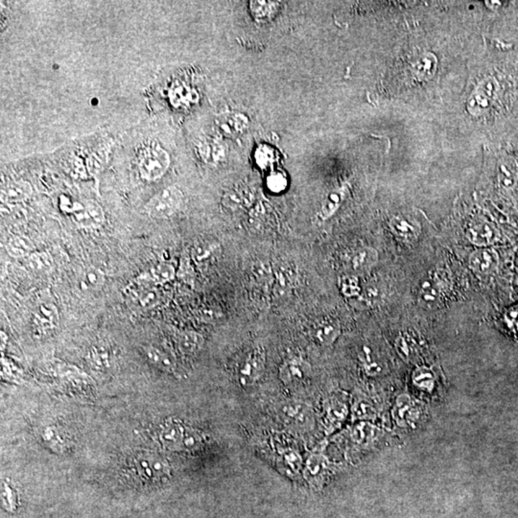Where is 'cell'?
Instances as JSON below:
<instances>
[{
    "label": "cell",
    "instance_id": "cell-32",
    "mask_svg": "<svg viewBox=\"0 0 518 518\" xmlns=\"http://www.w3.org/2000/svg\"><path fill=\"white\" fill-rule=\"evenodd\" d=\"M204 444V435L200 430L194 428L192 426H186L185 436L183 440V450L199 449Z\"/></svg>",
    "mask_w": 518,
    "mask_h": 518
},
{
    "label": "cell",
    "instance_id": "cell-11",
    "mask_svg": "<svg viewBox=\"0 0 518 518\" xmlns=\"http://www.w3.org/2000/svg\"><path fill=\"white\" fill-rule=\"evenodd\" d=\"M312 374L309 363L300 357L285 360L279 370V379L285 385H297L307 382Z\"/></svg>",
    "mask_w": 518,
    "mask_h": 518
},
{
    "label": "cell",
    "instance_id": "cell-16",
    "mask_svg": "<svg viewBox=\"0 0 518 518\" xmlns=\"http://www.w3.org/2000/svg\"><path fill=\"white\" fill-rule=\"evenodd\" d=\"M378 261V253L372 247L356 248L348 259V267L354 274H365L372 270Z\"/></svg>",
    "mask_w": 518,
    "mask_h": 518
},
{
    "label": "cell",
    "instance_id": "cell-41",
    "mask_svg": "<svg viewBox=\"0 0 518 518\" xmlns=\"http://www.w3.org/2000/svg\"><path fill=\"white\" fill-rule=\"evenodd\" d=\"M276 282L279 289L287 290L291 286L293 281V274L290 269L281 267L276 272Z\"/></svg>",
    "mask_w": 518,
    "mask_h": 518
},
{
    "label": "cell",
    "instance_id": "cell-43",
    "mask_svg": "<svg viewBox=\"0 0 518 518\" xmlns=\"http://www.w3.org/2000/svg\"><path fill=\"white\" fill-rule=\"evenodd\" d=\"M90 362L97 369H105L108 366V356L107 352L94 349L90 352Z\"/></svg>",
    "mask_w": 518,
    "mask_h": 518
},
{
    "label": "cell",
    "instance_id": "cell-6",
    "mask_svg": "<svg viewBox=\"0 0 518 518\" xmlns=\"http://www.w3.org/2000/svg\"><path fill=\"white\" fill-rule=\"evenodd\" d=\"M351 414V400L346 393H334L326 400L323 405V419L326 433H333L341 428Z\"/></svg>",
    "mask_w": 518,
    "mask_h": 518
},
{
    "label": "cell",
    "instance_id": "cell-33",
    "mask_svg": "<svg viewBox=\"0 0 518 518\" xmlns=\"http://www.w3.org/2000/svg\"><path fill=\"white\" fill-rule=\"evenodd\" d=\"M266 185L272 192L281 193L288 186V180H287L286 175L281 171H274L267 177Z\"/></svg>",
    "mask_w": 518,
    "mask_h": 518
},
{
    "label": "cell",
    "instance_id": "cell-34",
    "mask_svg": "<svg viewBox=\"0 0 518 518\" xmlns=\"http://www.w3.org/2000/svg\"><path fill=\"white\" fill-rule=\"evenodd\" d=\"M84 211L87 218L89 220L90 226H97L102 224L105 219V214L102 207L94 201L85 202L84 204Z\"/></svg>",
    "mask_w": 518,
    "mask_h": 518
},
{
    "label": "cell",
    "instance_id": "cell-42",
    "mask_svg": "<svg viewBox=\"0 0 518 518\" xmlns=\"http://www.w3.org/2000/svg\"><path fill=\"white\" fill-rule=\"evenodd\" d=\"M285 452L286 453H285L284 457V463H286V465L289 466L293 471H295V472H300V471L302 470L304 462H302V457H300L299 453L293 451V450H287V451Z\"/></svg>",
    "mask_w": 518,
    "mask_h": 518
},
{
    "label": "cell",
    "instance_id": "cell-44",
    "mask_svg": "<svg viewBox=\"0 0 518 518\" xmlns=\"http://www.w3.org/2000/svg\"><path fill=\"white\" fill-rule=\"evenodd\" d=\"M4 506L7 510H9V511L15 510V496H14V492H13V489L8 488L6 485H5V491H4Z\"/></svg>",
    "mask_w": 518,
    "mask_h": 518
},
{
    "label": "cell",
    "instance_id": "cell-19",
    "mask_svg": "<svg viewBox=\"0 0 518 518\" xmlns=\"http://www.w3.org/2000/svg\"><path fill=\"white\" fill-rule=\"evenodd\" d=\"M248 119L240 113H225L217 118L216 128L224 136L233 137L242 134L247 129Z\"/></svg>",
    "mask_w": 518,
    "mask_h": 518
},
{
    "label": "cell",
    "instance_id": "cell-45",
    "mask_svg": "<svg viewBox=\"0 0 518 518\" xmlns=\"http://www.w3.org/2000/svg\"><path fill=\"white\" fill-rule=\"evenodd\" d=\"M507 322L510 328L518 332V307L512 308L507 316Z\"/></svg>",
    "mask_w": 518,
    "mask_h": 518
},
{
    "label": "cell",
    "instance_id": "cell-3",
    "mask_svg": "<svg viewBox=\"0 0 518 518\" xmlns=\"http://www.w3.org/2000/svg\"><path fill=\"white\" fill-rule=\"evenodd\" d=\"M265 369L266 351L262 346H255L246 354L238 367V383L244 388L253 387L263 377Z\"/></svg>",
    "mask_w": 518,
    "mask_h": 518
},
{
    "label": "cell",
    "instance_id": "cell-17",
    "mask_svg": "<svg viewBox=\"0 0 518 518\" xmlns=\"http://www.w3.org/2000/svg\"><path fill=\"white\" fill-rule=\"evenodd\" d=\"M312 335L320 346H330L341 335L340 323L335 318H322L314 326Z\"/></svg>",
    "mask_w": 518,
    "mask_h": 518
},
{
    "label": "cell",
    "instance_id": "cell-26",
    "mask_svg": "<svg viewBox=\"0 0 518 518\" xmlns=\"http://www.w3.org/2000/svg\"><path fill=\"white\" fill-rule=\"evenodd\" d=\"M32 186L28 181H17L10 183L4 191L5 200L9 203H19L29 198Z\"/></svg>",
    "mask_w": 518,
    "mask_h": 518
},
{
    "label": "cell",
    "instance_id": "cell-28",
    "mask_svg": "<svg viewBox=\"0 0 518 518\" xmlns=\"http://www.w3.org/2000/svg\"><path fill=\"white\" fill-rule=\"evenodd\" d=\"M413 384L424 392H433L436 386V377L429 368L419 367L414 370Z\"/></svg>",
    "mask_w": 518,
    "mask_h": 518
},
{
    "label": "cell",
    "instance_id": "cell-21",
    "mask_svg": "<svg viewBox=\"0 0 518 518\" xmlns=\"http://www.w3.org/2000/svg\"><path fill=\"white\" fill-rule=\"evenodd\" d=\"M145 356L152 365L167 372H175L177 369L175 359L167 352L154 346H144Z\"/></svg>",
    "mask_w": 518,
    "mask_h": 518
},
{
    "label": "cell",
    "instance_id": "cell-22",
    "mask_svg": "<svg viewBox=\"0 0 518 518\" xmlns=\"http://www.w3.org/2000/svg\"><path fill=\"white\" fill-rule=\"evenodd\" d=\"M204 344V338L195 331H183L177 336V346L181 354L190 356L200 351Z\"/></svg>",
    "mask_w": 518,
    "mask_h": 518
},
{
    "label": "cell",
    "instance_id": "cell-13",
    "mask_svg": "<svg viewBox=\"0 0 518 518\" xmlns=\"http://www.w3.org/2000/svg\"><path fill=\"white\" fill-rule=\"evenodd\" d=\"M186 424L180 419L170 418L160 427L159 440L163 448L169 451L183 450V440L185 436Z\"/></svg>",
    "mask_w": 518,
    "mask_h": 518
},
{
    "label": "cell",
    "instance_id": "cell-4",
    "mask_svg": "<svg viewBox=\"0 0 518 518\" xmlns=\"http://www.w3.org/2000/svg\"><path fill=\"white\" fill-rule=\"evenodd\" d=\"M183 204V193L176 186L163 189L145 206L147 214L153 218L163 219L172 216Z\"/></svg>",
    "mask_w": 518,
    "mask_h": 518
},
{
    "label": "cell",
    "instance_id": "cell-1",
    "mask_svg": "<svg viewBox=\"0 0 518 518\" xmlns=\"http://www.w3.org/2000/svg\"><path fill=\"white\" fill-rule=\"evenodd\" d=\"M385 436L382 428L370 421H357L342 432L339 438L351 453L370 451L379 444Z\"/></svg>",
    "mask_w": 518,
    "mask_h": 518
},
{
    "label": "cell",
    "instance_id": "cell-5",
    "mask_svg": "<svg viewBox=\"0 0 518 518\" xmlns=\"http://www.w3.org/2000/svg\"><path fill=\"white\" fill-rule=\"evenodd\" d=\"M169 164V155L160 146L148 147L139 155V172L144 180H158L167 172Z\"/></svg>",
    "mask_w": 518,
    "mask_h": 518
},
{
    "label": "cell",
    "instance_id": "cell-25",
    "mask_svg": "<svg viewBox=\"0 0 518 518\" xmlns=\"http://www.w3.org/2000/svg\"><path fill=\"white\" fill-rule=\"evenodd\" d=\"M218 243L214 241L202 240L195 243L192 248V258L197 263L206 264L215 258L219 252Z\"/></svg>",
    "mask_w": 518,
    "mask_h": 518
},
{
    "label": "cell",
    "instance_id": "cell-30",
    "mask_svg": "<svg viewBox=\"0 0 518 518\" xmlns=\"http://www.w3.org/2000/svg\"><path fill=\"white\" fill-rule=\"evenodd\" d=\"M176 270L172 264L168 262H160L153 266L150 270L149 278L155 284L162 285L173 281L175 278Z\"/></svg>",
    "mask_w": 518,
    "mask_h": 518
},
{
    "label": "cell",
    "instance_id": "cell-14",
    "mask_svg": "<svg viewBox=\"0 0 518 518\" xmlns=\"http://www.w3.org/2000/svg\"><path fill=\"white\" fill-rule=\"evenodd\" d=\"M380 410L377 402L370 396L356 393L351 400V416L354 422L374 421L379 416Z\"/></svg>",
    "mask_w": 518,
    "mask_h": 518
},
{
    "label": "cell",
    "instance_id": "cell-23",
    "mask_svg": "<svg viewBox=\"0 0 518 518\" xmlns=\"http://www.w3.org/2000/svg\"><path fill=\"white\" fill-rule=\"evenodd\" d=\"M390 227L393 234L403 240H414L419 237V232H421L419 226L412 224L408 220L401 218V217H396V218L392 219Z\"/></svg>",
    "mask_w": 518,
    "mask_h": 518
},
{
    "label": "cell",
    "instance_id": "cell-7",
    "mask_svg": "<svg viewBox=\"0 0 518 518\" xmlns=\"http://www.w3.org/2000/svg\"><path fill=\"white\" fill-rule=\"evenodd\" d=\"M282 421L293 428L304 430L312 428L315 416L310 405L302 401L290 400L282 403L279 407Z\"/></svg>",
    "mask_w": 518,
    "mask_h": 518
},
{
    "label": "cell",
    "instance_id": "cell-36",
    "mask_svg": "<svg viewBox=\"0 0 518 518\" xmlns=\"http://www.w3.org/2000/svg\"><path fill=\"white\" fill-rule=\"evenodd\" d=\"M255 160L258 167L262 168L270 167L276 162V152L271 147L263 145V146L259 147L258 151L255 152Z\"/></svg>",
    "mask_w": 518,
    "mask_h": 518
},
{
    "label": "cell",
    "instance_id": "cell-31",
    "mask_svg": "<svg viewBox=\"0 0 518 518\" xmlns=\"http://www.w3.org/2000/svg\"><path fill=\"white\" fill-rule=\"evenodd\" d=\"M29 268L38 273H46L53 267V260L51 255L46 252H34L27 258Z\"/></svg>",
    "mask_w": 518,
    "mask_h": 518
},
{
    "label": "cell",
    "instance_id": "cell-27",
    "mask_svg": "<svg viewBox=\"0 0 518 518\" xmlns=\"http://www.w3.org/2000/svg\"><path fill=\"white\" fill-rule=\"evenodd\" d=\"M6 251L13 258H26L34 253V245L29 238L19 235L10 238L6 244Z\"/></svg>",
    "mask_w": 518,
    "mask_h": 518
},
{
    "label": "cell",
    "instance_id": "cell-18",
    "mask_svg": "<svg viewBox=\"0 0 518 518\" xmlns=\"http://www.w3.org/2000/svg\"><path fill=\"white\" fill-rule=\"evenodd\" d=\"M466 237L473 245L486 248L499 240L498 230L489 222H481L474 225L466 232Z\"/></svg>",
    "mask_w": 518,
    "mask_h": 518
},
{
    "label": "cell",
    "instance_id": "cell-39",
    "mask_svg": "<svg viewBox=\"0 0 518 518\" xmlns=\"http://www.w3.org/2000/svg\"><path fill=\"white\" fill-rule=\"evenodd\" d=\"M206 149L202 151V155H203L204 160L207 162L214 163L221 162V160L224 158V149L218 144L207 145Z\"/></svg>",
    "mask_w": 518,
    "mask_h": 518
},
{
    "label": "cell",
    "instance_id": "cell-2",
    "mask_svg": "<svg viewBox=\"0 0 518 518\" xmlns=\"http://www.w3.org/2000/svg\"><path fill=\"white\" fill-rule=\"evenodd\" d=\"M426 414L424 402L409 393L398 396L392 409L393 421L396 427L402 430L416 429L426 419Z\"/></svg>",
    "mask_w": 518,
    "mask_h": 518
},
{
    "label": "cell",
    "instance_id": "cell-20",
    "mask_svg": "<svg viewBox=\"0 0 518 518\" xmlns=\"http://www.w3.org/2000/svg\"><path fill=\"white\" fill-rule=\"evenodd\" d=\"M59 320L58 309L52 304H41L33 313V325L41 331L55 330L58 328Z\"/></svg>",
    "mask_w": 518,
    "mask_h": 518
},
{
    "label": "cell",
    "instance_id": "cell-40",
    "mask_svg": "<svg viewBox=\"0 0 518 518\" xmlns=\"http://www.w3.org/2000/svg\"><path fill=\"white\" fill-rule=\"evenodd\" d=\"M341 284L342 292H343L346 296H357L360 293L358 281H357V278L354 274L344 276V278L342 279Z\"/></svg>",
    "mask_w": 518,
    "mask_h": 518
},
{
    "label": "cell",
    "instance_id": "cell-10",
    "mask_svg": "<svg viewBox=\"0 0 518 518\" xmlns=\"http://www.w3.org/2000/svg\"><path fill=\"white\" fill-rule=\"evenodd\" d=\"M134 299L142 309H153L164 304L167 293L163 291L162 285L155 284L151 279H142L136 281L132 289Z\"/></svg>",
    "mask_w": 518,
    "mask_h": 518
},
{
    "label": "cell",
    "instance_id": "cell-15",
    "mask_svg": "<svg viewBox=\"0 0 518 518\" xmlns=\"http://www.w3.org/2000/svg\"><path fill=\"white\" fill-rule=\"evenodd\" d=\"M499 255L492 248H483L475 251L470 256V267L474 273L489 276L497 270Z\"/></svg>",
    "mask_w": 518,
    "mask_h": 518
},
{
    "label": "cell",
    "instance_id": "cell-35",
    "mask_svg": "<svg viewBox=\"0 0 518 518\" xmlns=\"http://www.w3.org/2000/svg\"><path fill=\"white\" fill-rule=\"evenodd\" d=\"M361 361L365 372L370 377H377V375L382 374V368L372 358V352H370V349L364 348L363 349Z\"/></svg>",
    "mask_w": 518,
    "mask_h": 518
},
{
    "label": "cell",
    "instance_id": "cell-8",
    "mask_svg": "<svg viewBox=\"0 0 518 518\" xmlns=\"http://www.w3.org/2000/svg\"><path fill=\"white\" fill-rule=\"evenodd\" d=\"M137 475L146 481H158L170 475L169 463L162 456L154 453H144L136 459Z\"/></svg>",
    "mask_w": 518,
    "mask_h": 518
},
{
    "label": "cell",
    "instance_id": "cell-9",
    "mask_svg": "<svg viewBox=\"0 0 518 518\" xmlns=\"http://www.w3.org/2000/svg\"><path fill=\"white\" fill-rule=\"evenodd\" d=\"M447 281L445 274L440 272H436L424 279L419 292V305L426 309L439 307L444 290L447 289Z\"/></svg>",
    "mask_w": 518,
    "mask_h": 518
},
{
    "label": "cell",
    "instance_id": "cell-38",
    "mask_svg": "<svg viewBox=\"0 0 518 518\" xmlns=\"http://www.w3.org/2000/svg\"><path fill=\"white\" fill-rule=\"evenodd\" d=\"M248 194L246 193L243 189H234V190L230 191L225 195L224 202L227 206L232 207V209H237L238 206H244L247 204Z\"/></svg>",
    "mask_w": 518,
    "mask_h": 518
},
{
    "label": "cell",
    "instance_id": "cell-12",
    "mask_svg": "<svg viewBox=\"0 0 518 518\" xmlns=\"http://www.w3.org/2000/svg\"><path fill=\"white\" fill-rule=\"evenodd\" d=\"M332 468V463L323 453H312L304 465V478L311 485L320 486L330 476Z\"/></svg>",
    "mask_w": 518,
    "mask_h": 518
},
{
    "label": "cell",
    "instance_id": "cell-24",
    "mask_svg": "<svg viewBox=\"0 0 518 518\" xmlns=\"http://www.w3.org/2000/svg\"><path fill=\"white\" fill-rule=\"evenodd\" d=\"M346 188H341L336 189V190L331 191L328 196L326 197L325 200L323 201L322 206H321L320 217L323 220L330 218L331 216L340 207L342 203H343L344 197H346Z\"/></svg>",
    "mask_w": 518,
    "mask_h": 518
},
{
    "label": "cell",
    "instance_id": "cell-29",
    "mask_svg": "<svg viewBox=\"0 0 518 518\" xmlns=\"http://www.w3.org/2000/svg\"><path fill=\"white\" fill-rule=\"evenodd\" d=\"M278 2L273 1H252L250 4V10L253 18L258 22H267L274 18L278 11Z\"/></svg>",
    "mask_w": 518,
    "mask_h": 518
},
{
    "label": "cell",
    "instance_id": "cell-37",
    "mask_svg": "<svg viewBox=\"0 0 518 518\" xmlns=\"http://www.w3.org/2000/svg\"><path fill=\"white\" fill-rule=\"evenodd\" d=\"M105 281V276L97 269H92L85 274L82 279V286L87 289H97L102 286Z\"/></svg>",
    "mask_w": 518,
    "mask_h": 518
}]
</instances>
